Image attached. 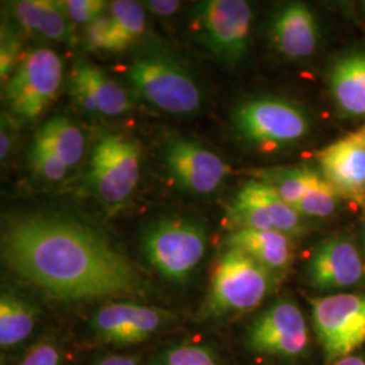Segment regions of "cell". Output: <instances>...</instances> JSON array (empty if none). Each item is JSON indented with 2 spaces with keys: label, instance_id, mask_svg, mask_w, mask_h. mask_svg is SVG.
<instances>
[{
  "label": "cell",
  "instance_id": "1",
  "mask_svg": "<svg viewBox=\"0 0 365 365\" xmlns=\"http://www.w3.org/2000/svg\"><path fill=\"white\" fill-rule=\"evenodd\" d=\"M7 265L57 299L86 300L140 292L141 276L91 227L58 215H25L1 235Z\"/></svg>",
  "mask_w": 365,
  "mask_h": 365
},
{
  "label": "cell",
  "instance_id": "2",
  "mask_svg": "<svg viewBox=\"0 0 365 365\" xmlns=\"http://www.w3.org/2000/svg\"><path fill=\"white\" fill-rule=\"evenodd\" d=\"M126 78L140 99L170 115H192L205 102V92L192 71L164 51L149 49L134 56Z\"/></svg>",
  "mask_w": 365,
  "mask_h": 365
},
{
  "label": "cell",
  "instance_id": "3",
  "mask_svg": "<svg viewBox=\"0 0 365 365\" xmlns=\"http://www.w3.org/2000/svg\"><path fill=\"white\" fill-rule=\"evenodd\" d=\"M277 276L241 249L226 247L214 265L203 307L207 317L245 313L274 291Z\"/></svg>",
  "mask_w": 365,
  "mask_h": 365
},
{
  "label": "cell",
  "instance_id": "4",
  "mask_svg": "<svg viewBox=\"0 0 365 365\" xmlns=\"http://www.w3.org/2000/svg\"><path fill=\"white\" fill-rule=\"evenodd\" d=\"M252 18V7L244 0L199 1L191 15V31L222 64L235 66L248 53Z\"/></svg>",
  "mask_w": 365,
  "mask_h": 365
},
{
  "label": "cell",
  "instance_id": "5",
  "mask_svg": "<svg viewBox=\"0 0 365 365\" xmlns=\"http://www.w3.org/2000/svg\"><path fill=\"white\" fill-rule=\"evenodd\" d=\"M232 118L235 130L245 141L264 149L298 144L312 130V122L302 107L274 96L245 101L235 107Z\"/></svg>",
  "mask_w": 365,
  "mask_h": 365
},
{
  "label": "cell",
  "instance_id": "6",
  "mask_svg": "<svg viewBox=\"0 0 365 365\" xmlns=\"http://www.w3.org/2000/svg\"><path fill=\"white\" fill-rule=\"evenodd\" d=\"M143 249L157 272L184 282L205 257L207 233L203 225L185 218H167L150 225L143 235Z\"/></svg>",
  "mask_w": 365,
  "mask_h": 365
},
{
  "label": "cell",
  "instance_id": "7",
  "mask_svg": "<svg viewBox=\"0 0 365 365\" xmlns=\"http://www.w3.org/2000/svg\"><path fill=\"white\" fill-rule=\"evenodd\" d=\"M141 175V149L123 134H105L93 146L88 182L108 209L122 206L134 192Z\"/></svg>",
  "mask_w": 365,
  "mask_h": 365
},
{
  "label": "cell",
  "instance_id": "8",
  "mask_svg": "<svg viewBox=\"0 0 365 365\" xmlns=\"http://www.w3.org/2000/svg\"><path fill=\"white\" fill-rule=\"evenodd\" d=\"M63 61L48 48H34L6 84V101L10 110L22 119L39 117L57 98L63 83Z\"/></svg>",
  "mask_w": 365,
  "mask_h": 365
},
{
  "label": "cell",
  "instance_id": "9",
  "mask_svg": "<svg viewBox=\"0 0 365 365\" xmlns=\"http://www.w3.org/2000/svg\"><path fill=\"white\" fill-rule=\"evenodd\" d=\"M318 342L329 363L352 356L365 342V294H334L310 300Z\"/></svg>",
  "mask_w": 365,
  "mask_h": 365
},
{
  "label": "cell",
  "instance_id": "10",
  "mask_svg": "<svg viewBox=\"0 0 365 365\" xmlns=\"http://www.w3.org/2000/svg\"><path fill=\"white\" fill-rule=\"evenodd\" d=\"M309 327L299 306L279 299L261 312L249 325L247 344L252 352L274 359H298L307 351Z\"/></svg>",
  "mask_w": 365,
  "mask_h": 365
},
{
  "label": "cell",
  "instance_id": "11",
  "mask_svg": "<svg viewBox=\"0 0 365 365\" xmlns=\"http://www.w3.org/2000/svg\"><path fill=\"white\" fill-rule=\"evenodd\" d=\"M229 222L233 230H277L289 237L306 232L304 217L259 179L249 180L240 188L229 209Z\"/></svg>",
  "mask_w": 365,
  "mask_h": 365
},
{
  "label": "cell",
  "instance_id": "12",
  "mask_svg": "<svg viewBox=\"0 0 365 365\" xmlns=\"http://www.w3.org/2000/svg\"><path fill=\"white\" fill-rule=\"evenodd\" d=\"M163 157L175 182L196 195L215 192L227 175V165L221 157L190 138L170 140L164 146Z\"/></svg>",
  "mask_w": 365,
  "mask_h": 365
},
{
  "label": "cell",
  "instance_id": "13",
  "mask_svg": "<svg viewBox=\"0 0 365 365\" xmlns=\"http://www.w3.org/2000/svg\"><path fill=\"white\" fill-rule=\"evenodd\" d=\"M168 312L138 303H108L92 315L93 334L107 344L134 345L156 334L170 322Z\"/></svg>",
  "mask_w": 365,
  "mask_h": 365
},
{
  "label": "cell",
  "instance_id": "14",
  "mask_svg": "<svg viewBox=\"0 0 365 365\" xmlns=\"http://www.w3.org/2000/svg\"><path fill=\"white\" fill-rule=\"evenodd\" d=\"M319 172L341 199L365 206V123L317 153Z\"/></svg>",
  "mask_w": 365,
  "mask_h": 365
},
{
  "label": "cell",
  "instance_id": "15",
  "mask_svg": "<svg viewBox=\"0 0 365 365\" xmlns=\"http://www.w3.org/2000/svg\"><path fill=\"white\" fill-rule=\"evenodd\" d=\"M307 277L314 288L324 292L356 287L365 280L364 260L352 240L331 237L314 249Z\"/></svg>",
  "mask_w": 365,
  "mask_h": 365
},
{
  "label": "cell",
  "instance_id": "16",
  "mask_svg": "<svg viewBox=\"0 0 365 365\" xmlns=\"http://www.w3.org/2000/svg\"><path fill=\"white\" fill-rule=\"evenodd\" d=\"M69 90L75 103L90 114L118 117L130 110L125 88L87 58L80 57L72 66Z\"/></svg>",
  "mask_w": 365,
  "mask_h": 365
},
{
  "label": "cell",
  "instance_id": "17",
  "mask_svg": "<svg viewBox=\"0 0 365 365\" xmlns=\"http://www.w3.org/2000/svg\"><path fill=\"white\" fill-rule=\"evenodd\" d=\"M269 36L277 52L297 61L312 57L321 38L317 15L303 1H289L276 11Z\"/></svg>",
  "mask_w": 365,
  "mask_h": 365
},
{
  "label": "cell",
  "instance_id": "18",
  "mask_svg": "<svg viewBox=\"0 0 365 365\" xmlns=\"http://www.w3.org/2000/svg\"><path fill=\"white\" fill-rule=\"evenodd\" d=\"M327 84L342 117L365 119V49L342 54L333 61Z\"/></svg>",
  "mask_w": 365,
  "mask_h": 365
},
{
  "label": "cell",
  "instance_id": "19",
  "mask_svg": "<svg viewBox=\"0 0 365 365\" xmlns=\"http://www.w3.org/2000/svg\"><path fill=\"white\" fill-rule=\"evenodd\" d=\"M226 247L241 249L277 277L287 274L294 261L292 237L277 230H232Z\"/></svg>",
  "mask_w": 365,
  "mask_h": 365
},
{
  "label": "cell",
  "instance_id": "20",
  "mask_svg": "<svg viewBox=\"0 0 365 365\" xmlns=\"http://www.w3.org/2000/svg\"><path fill=\"white\" fill-rule=\"evenodd\" d=\"M11 9L18 24L30 34L54 42L75 41L73 24L58 1L21 0L14 1Z\"/></svg>",
  "mask_w": 365,
  "mask_h": 365
},
{
  "label": "cell",
  "instance_id": "21",
  "mask_svg": "<svg viewBox=\"0 0 365 365\" xmlns=\"http://www.w3.org/2000/svg\"><path fill=\"white\" fill-rule=\"evenodd\" d=\"M37 312L26 300L3 292L0 297V345L10 349L29 339L36 327Z\"/></svg>",
  "mask_w": 365,
  "mask_h": 365
},
{
  "label": "cell",
  "instance_id": "22",
  "mask_svg": "<svg viewBox=\"0 0 365 365\" xmlns=\"http://www.w3.org/2000/svg\"><path fill=\"white\" fill-rule=\"evenodd\" d=\"M36 141L49 146L68 168L78 165L86 150L84 134L73 122L64 117L48 120L37 133Z\"/></svg>",
  "mask_w": 365,
  "mask_h": 365
},
{
  "label": "cell",
  "instance_id": "23",
  "mask_svg": "<svg viewBox=\"0 0 365 365\" xmlns=\"http://www.w3.org/2000/svg\"><path fill=\"white\" fill-rule=\"evenodd\" d=\"M309 165H292V167H277L259 172V180L267 182L272 187L276 194L280 196L292 209H297L302 197L306 194L314 173Z\"/></svg>",
  "mask_w": 365,
  "mask_h": 365
},
{
  "label": "cell",
  "instance_id": "24",
  "mask_svg": "<svg viewBox=\"0 0 365 365\" xmlns=\"http://www.w3.org/2000/svg\"><path fill=\"white\" fill-rule=\"evenodd\" d=\"M339 199L341 196L336 188L318 170L295 210L304 218H327L337 211Z\"/></svg>",
  "mask_w": 365,
  "mask_h": 365
},
{
  "label": "cell",
  "instance_id": "25",
  "mask_svg": "<svg viewBox=\"0 0 365 365\" xmlns=\"http://www.w3.org/2000/svg\"><path fill=\"white\" fill-rule=\"evenodd\" d=\"M110 16L117 25L120 36L125 39L126 45L131 43L144 34L146 27V14L145 7L133 0H115L110 3Z\"/></svg>",
  "mask_w": 365,
  "mask_h": 365
},
{
  "label": "cell",
  "instance_id": "26",
  "mask_svg": "<svg viewBox=\"0 0 365 365\" xmlns=\"http://www.w3.org/2000/svg\"><path fill=\"white\" fill-rule=\"evenodd\" d=\"M84 42L87 49L98 52H122L128 48L110 14L101 16L87 26Z\"/></svg>",
  "mask_w": 365,
  "mask_h": 365
},
{
  "label": "cell",
  "instance_id": "27",
  "mask_svg": "<svg viewBox=\"0 0 365 365\" xmlns=\"http://www.w3.org/2000/svg\"><path fill=\"white\" fill-rule=\"evenodd\" d=\"M155 365H220V361L209 346L185 344L164 351Z\"/></svg>",
  "mask_w": 365,
  "mask_h": 365
},
{
  "label": "cell",
  "instance_id": "28",
  "mask_svg": "<svg viewBox=\"0 0 365 365\" xmlns=\"http://www.w3.org/2000/svg\"><path fill=\"white\" fill-rule=\"evenodd\" d=\"M31 168L38 173L41 178L49 182H60L66 178L68 165L57 156L49 146L39 141L33 145L30 153Z\"/></svg>",
  "mask_w": 365,
  "mask_h": 365
},
{
  "label": "cell",
  "instance_id": "29",
  "mask_svg": "<svg viewBox=\"0 0 365 365\" xmlns=\"http://www.w3.org/2000/svg\"><path fill=\"white\" fill-rule=\"evenodd\" d=\"M22 49V39L18 36L16 30L10 25L1 26V39H0V78L1 83L7 84L14 72L21 64L19 56Z\"/></svg>",
  "mask_w": 365,
  "mask_h": 365
},
{
  "label": "cell",
  "instance_id": "30",
  "mask_svg": "<svg viewBox=\"0 0 365 365\" xmlns=\"http://www.w3.org/2000/svg\"><path fill=\"white\" fill-rule=\"evenodd\" d=\"M73 25H91L105 15L107 3L102 0H66L58 1Z\"/></svg>",
  "mask_w": 365,
  "mask_h": 365
},
{
  "label": "cell",
  "instance_id": "31",
  "mask_svg": "<svg viewBox=\"0 0 365 365\" xmlns=\"http://www.w3.org/2000/svg\"><path fill=\"white\" fill-rule=\"evenodd\" d=\"M19 365H61V353L53 339H41L29 349Z\"/></svg>",
  "mask_w": 365,
  "mask_h": 365
},
{
  "label": "cell",
  "instance_id": "32",
  "mask_svg": "<svg viewBox=\"0 0 365 365\" xmlns=\"http://www.w3.org/2000/svg\"><path fill=\"white\" fill-rule=\"evenodd\" d=\"M145 9L158 16H172L180 9V1L176 0H149L144 1Z\"/></svg>",
  "mask_w": 365,
  "mask_h": 365
},
{
  "label": "cell",
  "instance_id": "33",
  "mask_svg": "<svg viewBox=\"0 0 365 365\" xmlns=\"http://www.w3.org/2000/svg\"><path fill=\"white\" fill-rule=\"evenodd\" d=\"M13 148L11 143V130H10V123L7 120V117H1V131H0V158L4 160L6 157L10 155V150Z\"/></svg>",
  "mask_w": 365,
  "mask_h": 365
},
{
  "label": "cell",
  "instance_id": "34",
  "mask_svg": "<svg viewBox=\"0 0 365 365\" xmlns=\"http://www.w3.org/2000/svg\"><path fill=\"white\" fill-rule=\"evenodd\" d=\"M93 365H138V363L131 357L113 354V356H105L98 359Z\"/></svg>",
  "mask_w": 365,
  "mask_h": 365
},
{
  "label": "cell",
  "instance_id": "35",
  "mask_svg": "<svg viewBox=\"0 0 365 365\" xmlns=\"http://www.w3.org/2000/svg\"><path fill=\"white\" fill-rule=\"evenodd\" d=\"M334 365H365V360L357 357V356H348V357H344L339 361H336Z\"/></svg>",
  "mask_w": 365,
  "mask_h": 365
},
{
  "label": "cell",
  "instance_id": "36",
  "mask_svg": "<svg viewBox=\"0 0 365 365\" xmlns=\"http://www.w3.org/2000/svg\"><path fill=\"white\" fill-rule=\"evenodd\" d=\"M364 242H365V222H364Z\"/></svg>",
  "mask_w": 365,
  "mask_h": 365
},
{
  "label": "cell",
  "instance_id": "37",
  "mask_svg": "<svg viewBox=\"0 0 365 365\" xmlns=\"http://www.w3.org/2000/svg\"><path fill=\"white\" fill-rule=\"evenodd\" d=\"M364 9H365V1H364Z\"/></svg>",
  "mask_w": 365,
  "mask_h": 365
}]
</instances>
